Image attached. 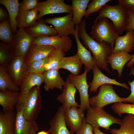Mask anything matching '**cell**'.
<instances>
[{"mask_svg": "<svg viewBox=\"0 0 134 134\" xmlns=\"http://www.w3.org/2000/svg\"><path fill=\"white\" fill-rule=\"evenodd\" d=\"M85 19L78 25V34L82 43L92 53L96 65L109 73H111L108 67V58L113 50L111 45L105 42H98L87 33Z\"/></svg>", "mask_w": 134, "mask_h": 134, "instance_id": "6da1fadb", "label": "cell"}, {"mask_svg": "<svg viewBox=\"0 0 134 134\" xmlns=\"http://www.w3.org/2000/svg\"><path fill=\"white\" fill-rule=\"evenodd\" d=\"M15 107L28 120H35L42 108L40 87L35 86L25 94L20 92Z\"/></svg>", "mask_w": 134, "mask_h": 134, "instance_id": "7a4b0ae2", "label": "cell"}, {"mask_svg": "<svg viewBox=\"0 0 134 134\" xmlns=\"http://www.w3.org/2000/svg\"><path fill=\"white\" fill-rule=\"evenodd\" d=\"M99 12L94 23L100 18L106 17L111 20L115 30L119 34H122L125 31L128 23V10L123 5L119 3L114 5L106 4Z\"/></svg>", "mask_w": 134, "mask_h": 134, "instance_id": "3957f363", "label": "cell"}, {"mask_svg": "<svg viewBox=\"0 0 134 134\" xmlns=\"http://www.w3.org/2000/svg\"><path fill=\"white\" fill-rule=\"evenodd\" d=\"M91 37L98 42L104 41L109 44L113 50L116 40L119 36L108 19L102 17L94 23L90 33Z\"/></svg>", "mask_w": 134, "mask_h": 134, "instance_id": "277c9868", "label": "cell"}, {"mask_svg": "<svg viewBox=\"0 0 134 134\" xmlns=\"http://www.w3.org/2000/svg\"><path fill=\"white\" fill-rule=\"evenodd\" d=\"M85 118L87 122L93 127H101L106 131L110 130V127L113 124L120 125L122 121L107 113L103 108L98 109L91 107L87 110Z\"/></svg>", "mask_w": 134, "mask_h": 134, "instance_id": "5b68a950", "label": "cell"}, {"mask_svg": "<svg viewBox=\"0 0 134 134\" xmlns=\"http://www.w3.org/2000/svg\"><path fill=\"white\" fill-rule=\"evenodd\" d=\"M89 102L91 107L98 109L111 103L125 102L116 93L112 84H110L100 86L98 95L89 98Z\"/></svg>", "mask_w": 134, "mask_h": 134, "instance_id": "8992f818", "label": "cell"}, {"mask_svg": "<svg viewBox=\"0 0 134 134\" xmlns=\"http://www.w3.org/2000/svg\"><path fill=\"white\" fill-rule=\"evenodd\" d=\"M88 72L87 69L85 68L84 71L82 74L74 75L70 74L67 77L79 92L80 102L79 108L84 113L91 107L89 102L88 89L89 86L87 80Z\"/></svg>", "mask_w": 134, "mask_h": 134, "instance_id": "52a82bcc", "label": "cell"}, {"mask_svg": "<svg viewBox=\"0 0 134 134\" xmlns=\"http://www.w3.org/2000/svg\"><path fill=\"white\" fill-rule=\"evenodd\" d=\"M6 69L14 82L19 86L29 73L26 57L22 56H15Z\"/></svg>", "mask_w": 134, "mask_h": 134, "instance_id": "ba28073f", "label": "cell"}, {"mask_svg": "<svg viewBox=\"0 0 134 134\" xmlns=\"http://www.w3.org/2000/svg\"><path fill=\"white\" fill-rule=\"evenodd\" d=\"M72 12L63 16L46 19L45 23L53 25L59 37L74 35L75 31V24L72 19Z\"/></svg>", "mask_w": 134, "mask_h": 134, "instance_id": "9c48e42d", "label": "cell"}, {"mask_svg": "<svg viewBox=\"0 0 134 134\" xmlns=\"http://www.w3.org/2000/svg\"><path fill=\"white\" fill-rule=\"evenodd\" d=\"M34 38L26 30L22 28L18 30L11 44L15 56L26 57Z\"/></svg>", "mask_w": 134, "mask_h": 134, "instance_id": "30bf717a", "label": "cell"}, {"mask_svg": "<svg viewBox=\"0 0 134 134\" xmlns=\"http://www.w3.org/2000/svg\"><path fill=\"white\" fill-rule=\"evenodd\" d=\"M38 20L44 15L49 14L72 12L71 5L65 3L63 0H47L39 2L37 8Z\"/></svg>", "mask_w": 134, "mask_h": 134, "instance_id": "8fae6325", "label": "cell"}, {"mask_svg": "<svg viewBox=\"0 0 134 134\" xmlns=\"http://www.w3.org/2000/svg\"><path fill=\"white\" fill-rule=\"evenodd\" d=\"M32 44L49 46L61 49L65 53L68 51L72 46V40L68 36L59 37L43 36L34 38Z\"/></svg>", "mask_w": 134, "mask_h": 134, "instance_id": "7c38bea8", "label": "cell"}, {"mask_svg": "<svg viewBox=\"0 0 134 134\" xmlns=\"http://www.w3.org/2000/svg\"><path fill=\"white\" fill-rule=\"evenodd\" d=\"M16 111L14 134H36L39 128L35 121L28 120L23 116L22 111Z\"/></svg>", "mask_w": 134, "mask_h": 134, "instance_id": "4fadbf2b", "label": "cell"}, {"mask_svg": "<svg viewBox=\"0 0 134 134\" xmlns=\"http://www.w3.org/2000/svg\"><path fill=\"white\" fill-rule=\"evenodd\" d=\"M78 107L72 106L68 109L64 110L66 124L73 133H76L79 129L85 118L84 113Z\"/></svg>", "mask_w": 134, "mask_h": 134, "instance_id": "5bb4252c", "label": "cell"}, {"mask_svg": "<svg viewBox=\"0 0 134 134\" xmlns=\"http://www.w3.org/2000/svg\"><path fill=\"white\" fill-rule=\"evenodd\" d=\"M92 70L93 73V78L90 82L89 91L90 92H96L98 88L101 85L105 84H113L119 86L128 90L130 89L126 83L119 82L115 79L110 78L104 75L96 65Z\"/></svg>", "mask_w": 134, "mask_h": 134, "instance_id": "9a60e30c", "label": "cell"}, {"mask_svg": "<svg viewBox=\"0 0 134 134\" xmlns=\"http://www.w3.org/2000/svg\"><path fill=\"white\" fill-rule=\"evenodd\" d=\"M62 93L59 95L57 100L62 104V106L64 110L69 109L72 106L80 107L76 101L75 95L77 89L67 77L64 86Z\"/></svg>", "mask_w": 134, "mask_h": 134, "instance_id": "2e32d148", "label": "cell"}, {"mask_svg": "<svg viewBox=\"0 0 134 134\" xmlns=\"http://www.w3.org/2000/svg\"><path fill=\"white\" fill-rule=\"evenodd\" d=\"M50 134H74L67 127L64 116V109L61 106L49 122Z\"/></svg>", "mask_w": 134, "mask_h": 134, "instance_id": "e0dca14e", "label": "cell"}, {"mask_svg": "<svg viewBox=\"0 0 134 134\" xmlns=\"http://www.w3.org/2000/svg\"><path fill=\"white\" fill-rule=\"evenodd\" d=\"M78 25H75V31L73 35L75 39L77 48L76 54L82 64L85 66L88 71L92 70L96 65L93 56L90 51L88 50L81 42L78 34Z\"/></svg>", "mask_w": 134, "mask_h": 134, "instance_id": "ac0fdd59", "label": "cell"}, {"mask_svg": "<svg viewBox=\"0 0 134 134\" xmlns=\"http://www.w3.org/2000/svg\"><path fill=\"white\" fill-rule=\"evenodd\" d=\"M59 69L45 70L43 73L44 88L48 91L55 88L61 90L65 82L61 76Z\"/></svg>", "mask_w": 134, "mask_h": 134, "instance_id": "d6986e66", "label": "cell"}, {"mask_svg": "<svg viewBox=\"0 0 134 134\" xmlns=\"http://www.w3.org/2000/svg\"><path fill=\"white\" fill-rule=\"evenodd\" d=\"M133 56V55L124 52L112 53L108 58V62L112 70H117L119 77L120 78L124 66L132 59Z\"/></svg>", "mask_w": 134, "mask_h": 134, "instance_id": "ffe728a7", "label": "cell"}, {"mask_svg": "<svg viewBox=\"0 0 134 134\" xmlns=\"http://www.w3.org/2000/svg\"><path fill=\"white\" fill-rule=\"evenodd\" d=\"M56 48L49 46L32 44L26 57L28 65L33 62L46 58Z\"/></svg>", "mask_w": 134, "mask_h": 134, "instance_id": "44dd1931", "label": "cell"}, {"mask_svg": "<svg viewBox=\"0 0 134 134\" xmlns=\"http://www.w3.org/2000/svg\"><path fill=\"white\" fill-rule=\"evenodd\" d=\"M38 12L37 9L28 11L19 9L17 18L18 28L26 30L34 25L38 20Z\"/></svg>", "mask_w": 134, "mask_h": 134, "instance_id": "7402d4cb", "label": "cell"}, {"mask_svg": "<svg viewBox=\"0 0 134 134\" xmlns=\"http://www.w3.org/2000/svg\"><path fill=\"white\" fill-rule=\"evenodd\" d=\"M26 30L34 38L41 36L57 35V32L54 28L47 25L43 17L38 20L34 25Z\"/></svg>", "mask_w": 134, "mask_h": 134, "instance_id": "603a6c76", "label": "cell"}, {"mask_svg": "<svg viewBox=\"0 0 134 134\" xmlns=\"http://www.w3.org/2000/svg\"><path fill=\"white\" fill-rule=\"evenodd\" d=\"M134 31L130 30L124 35L117 37L112 53L121 51L130 53L134 49Z\"/></svg>", "mask_w": 134, "mask_h": 134, "instance_id": "cb8c5ba5", "label": "cell"}, {"mask_svg": "<svg viewBox=\"0 0 134 134\" xmlns=\"http://www.w3.org/2000/svg\"><path fill=\"white\" fill-rule=\"evenodd\" d=\"M16 112L12 111L0 112V134H14Z\"/></svg>", "mask_w": 134, "mask_h": 134, "instance_id": "d4e9b609", "label": "cell"}, {"mask_svg": "<svg viewBox=\"0 0 134 134\" xmlns=\"http://www.w3.org/2000/svg\"><path fill=\"white\" fill-rule=\"evenodd\" d=\"M19 92L8 90L4 92L0 91V104L2 108V112L14 110L18 100Z\"/></svg>", "mask_w": 134, "mask_h": 134, "instance_id": "484cf974", "label": "cell"}, {"mask_svg": "<svg viewBox=\"0 0 134 134\" xmlns=\"http://www.w3.org/2000/svg\"><path fill=\"white\" fill-rule=\"evenodd\" d=\"M44 82L43 73H29L25 78L19 87L20 92L25 94L35 86L40 87Z\"/></svg>", "mask_w": 134, "mask_h": 134, "instance_id": "4316f807", "label": "cell"}, {"mask_svg": "<svg viewBox=\"0 0 134 134\" xmlns=\"http://www.w3.org/2000/svg\"><path fill=\"white\" fill-rule=\"evenodd\" d=\"M82 64L76 54L69 57H64L60 63L59 69H66L71 74L78 75L82 67Z\"/></svg>", "mask_w": 134, "mask_h": 134, "instance_id": "83f0119b", "label": "cell"}, {"mask_svg": "<svg viewBox=\"0 0 134 134\" xmlns=\"http://www.w3.org/2000/svg\"><path fill=\"white\" fill-rule=\"evenodd\" d=\"M0 3L4 6L8 12L12 30L15 34L18 28L17 18L18 14L19 3L18 0H0Z\"/></svg>", "mask_w": 134, "mask_h": 134, "instance_id": "f1b7e54d", "label": "cell"}, {"mask_svg": "<svg viewBox=\"0 0 134 134\" xmlns=\"http://www.w3.org/2000/svg\"><path fill=\"white\" fill-rule=\"evenodd\" d=\"M90 0H71L72 19L75 25H79L84 16Z\"/></svg>", "mask_w": 134, "mask_h": 134, "instance_id": "f546056e", "label": "cell"}, {"mask_svg": "<svg viewBox=\"0 0 134 134\" xmlns=\"http://www.w3.org/2000/svg\"><path fill=\"white\" fill-rule=\"evenodd\" d=\"M7 90L19 92L20 88L13 81L7 72L6 67H0V91L4 92Z\"/></svg>", "mask_w": 134, "mask_h": 134, "instance_id": "4dcf8cb0", "label": "cell"}, {"mask_svg": "<svg viewBox=\"0 0 134 134\" xmlns=\"http://www.w3.org/2000/svg\"><path fill=\"white\" fill-rule=\"evenodd\" d=\"M119 129H110L111 134H134V115L128 114L122 120Z\"/></svg>", "mask_w": 134, "mask_h": 134, "instance_id": "1f68e13d", "label": "cell"}, {"mask_svg": "<svg viewBox=\"0 0 134 134\" xmlns=\"http://www.w3.org/2000/svg\"><path fill=\"white\" fill-rule=\"evenodd\" d=\"M65 55V53L60 49L56 48L53 50L47 57V61L45 66V71L59 69L60 62Z\"/></svg>", "mask_w": 134, "mask_h": 134, "instance_id": "d6a6232c", "label": "cell"}, {"mask_svg": "<svg viewBox=\"0 0 134 134\" xmlns=\"http://www.w3.org/2000/svg\"><path fill=\"white\" fill-rule=\"evenodd\" d=\"M11 44L0 42V67H7L15 56Z\"/></svg>", "mask_w": 134, "mask_h": 134, "instance_id": "836d02e7", "label": "cell"}, {"mask_svg": "<svg viewBox=\"0 0 134 134\" xmlns=\"http://www.w3.org/2000/svg\"><path fill=\"white\" fill-rule=\"evenodd\" d=\"M11 28L9 18L0 23V39L3 42L11 44L14 34Z\"/></svg>", "mask_w": 134, "mask_h": 134, "instance_id": "e575fe53", "label": "cell"}, {"mask_svg": "<svg viewBox=\"0 0 134 134\" xmlns=\"http://www.w3.org/2000/svg\"><path fill=\"white\" fill-rule=\"evenodd\" d=\"M111 108L114 113L119 116L124 113L134 115V104L116 102L111 106Z\"/></svg>", "mask_w": 134, "mask_h": 134, "instance_id": "d590c367", "label": "cell"}, {"mask_svg": "<svg viewBox=\"0 0 134 134\" xmlns=\"http://www.w3.org/2000/svg\"><path fill=\"white\" fill-rule=\"evenodd\" d=\"M111 0H92L89 3L84 16L87 18L91 14L99 12L102 7Z\"/></svg>", "mask_w": 134, "mask_h": 134, "instance_id": "8d00e7d4", "label": "cell"}, {"mask_svg": "<svg viewBox=\"0 0 134 134\" xmlns=\"http://www.w3.org/2000/svg\"><path fill=\"white\" fill-rule=\"evenodd\" d=\"M47 57L43 59L33 62L28 64V68L29 73H43L45 71V66L47 61Z\"/></svg>", "mask_w": 134, "mask_h": 134, "instance_id": "74e56055", "label": "cell"}, {"mask_svg": "<svg viewBox=\"0 0 134 134\" xmlns=\"http://www.w3.org/2000/svg\"><path fill=\"white\" fill-rule=\"evenodd\" d=\"M39 2L38 0H23L19 3V9L25 11L37 9Z\"/></svg>", "mask_w": 134, "mask_h": 134, "instance_id": "f35d334b", "label": "cell"}, {"mask_svg": "<svg viewBox=\"0 0 134 134\" xmlns=\"http://www.w3.org/2000/svg\"><path fill=\"white\" fill-rule=\"evenodd\" d=\"M130 74L134 76V67L131 68ZM128 83L131 87V94L128 97L126 98H122V99L125 103L128 102L132 104H134V79L132 82L128 81Z\"/></svg>", "mask_w": 134, "mask_h": 134, "instance_id": "ab89813d", "label": "cell"}, {"mask_svg": "<svg viewBox=\"0 0 134 134\" xmlns=\"http://www.w3.org/2000/svg\"><path fill=\"white\" fill-rule=\"evenodd\" d=\"M76 134H94L93 128L86 122L85 117L83 119L82 125Z\"/></svg>", "mask_w": 134, "mask_h": 134, "instance_id": "60d3db41", "label": "cell"}, {"mask_svg": "<svg viewBox=\"0 0 134 134\" xmlns=\"http://www.w3.org/2000/svg\"><path fill=\"white\" fill-rule=\"evenodd\" d=\"M128 21L125 31L130 30L134 31V12L128 10Z\"/></svg>", "mask_w": 134, "mask_h": 134, "instance_id": "b9f144b4", "label": "cell"}, {"mask_svg": "<svg viewBox=\"0 0 134 134\" xmlns=\"http://www.w3.org/2000/svg\"><path fill=\"white\" fill-rule=\"evenodd\" d=\"M118 1L128 10L134 12V0H119Z\"/></svg>", "mask_w": 134, "mask_h": 134, "instance_id": "7bdbcfd3", "label": "cell"}, {"mask_svg": "<svg viewBox=\"0 0 134 134\" xmlns=\"http://www.w3.org/2000/svg\"><path fill=\"white\" fill-rule=\"evenodd\" d=\"M9 18V15L3 7H0V21H1Z\"/></svg>", "mask_w": 134, "mask_h": 134, "instance_id": "ee69618b", "label": "cell"}, {"mask_svg": "<svg viewBox=\"0 0 134 134\" xmlns=\"http://www.w3.org/2000/svg\"><path fill=\"white\" fill-rule=\"evenodd\" d=\"M134 65V54L133 55V56L132 59L128 63L126 66L129 68H131L133 67Z\"/></svg>", "mask_w": 134, "mask_h": 134, "instance_id": "f6af8a7d", "label": "cell"}, {"mask_svg": "<svg viewBox=\"0 0 134 134\" xmlns=\"http://www.w3.org/2000/svg\"><path fill=\"white\" fill-rule=\"evenodd\" d=\"M94 134H105L102 132L99 128L93 127Z\"/></svg>", "mask_w": 134, "mask_h": 134, "instance_id": "bcb514c9", "label": "cell"}, {"mask_svg": "<svg viewBox=\"0 0 134 134\" xmlns=\"http://www.w3.org/2000/svg\"><path fill=\"white\" fill-rule=\"evenodd\" d=\"M50 134V130H49L48 131H45L42 130L38 132L37 134Z\"/></svg>", "mask_w": 134, "mask_h": 134, "instance_id": "7dc6e473", "label": "cell"}]
</instances>
